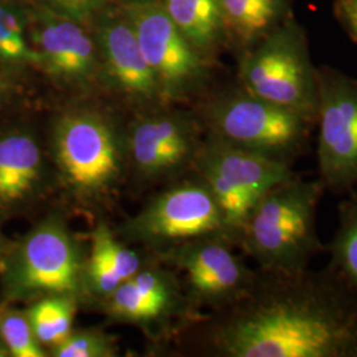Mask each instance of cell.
Here are the masks:
<instances>
[{
  "instance_id": "25",
  "label": "cell",
  "mask_w": 357,
  "mask_h": 357,
  "mask_svg": "<svg viewBox=\"0 0 357 357\" xmlns=\"http://www.w3.org/2000/svg\"><path fill=\"white\" fill-rule=\"evenodd\" d=\"M340 11L348 29L357 40V0H340Z\"/></svg>"
},
{
  "instance_id": "27",
  "label": "cell",
  "mask_w": 357,
  "mask_h": 357,
  "mask_svg": "<svg viewBox=\"0 0 357 357\" xmlns=\"http://www.w3.org/2000/svg\"><path fill=\"white\" fill-rule=\"evenodd\" d=\"M10 355V351L7 349V347L6 344L1 342V339H0V357H6Z\"/></svg>"
},
{
  "instance_id": "16",
  "label": "cell",
  "mask_w": 357,
  "mask_h": 357,
  "mask_svg": "<svg viewBox=\"0 0 357 357\" xmlns=\"http://www.w3.org/2000/svg\"><path fill=\"white\" fill-rule=\"evenodd\" d=\"M112 311L130 320L156 318L169 305L171 294L153 273H137L110 294Z\"/></svg>"
},
{
  "instance_id": "8",
  "label": "cell",
  "mask_w": 357,
  "mask_h": 357,
  "mask_svg": "<svg viewBox=\"0 0 357 357\" xmlns=\"http://www.w3.org/2000/svg\"><path fill=\"white\" fill-rule=\"evenodd\" d=\"M126 13L159 85L176 91L203 78L204 65L197 50L178 29L165 6L153 1L132 3Z\"/></svg>"
},
{
  "instance_id": "19",
  "label": "cell",
  "mask_w": 357,
  "mask_h": 357,
  "mask_svg": "<svg viewBox=\"0 0 357 357\" xmlns=\"http://www.w3.org/2000/svg\"><path fill=\"white\" fill-rule=\"evenodd\" d=\"M326 252L328 265L357 291V190L348 192L337 206V227Z\"/></svg>"
},
{
  "instance_id": "21",
  "label": "cell",
  "mask_w": 357,
  "mask_h": 357,
  "mask_svg": "<svg viewBox=\"0 0 357 357\" xmlns=\"http://www.w3.org/2000/svg\"><path fill=\"white\" fill-rule=\"evenodd\" d=\"M0 339L13 356H45L28 317L17 311H0Z\"/></svg>"
},
{
  "instance_id": "15",
  "label": "cell",
  "mask_w": 357,
  "mask_h": 357,
  "mask_svg": "<svg viewBox=\"0 0 357 357\" xmlns=\"http://www.w3.org/2000/svg\"><path fill=\"white\" fill-rule=\"evenodd\" d=\"M41 153L36 142L23 134L0 139V203L23 199L40 175Z\"/></svg>"
},
{
  "instance_id": "17",
  "label": "cell",
  "mask_w": 357,
  "mask_h": 357,
  "mask_svg": "<svg viewBox=\"0 0 357 357\" xmlns=\"http://www.w3.org/2000/svg\"><path fill=\"white\" fill-rule=\"evenodd\" d=\"M166 10L197 51L212 48L224 29L221 0H166Z\"/></svg>"
},
{
  "instance_id": "9",
  "label": "cell",
  "mask_w": 357,
  "mask_h": 357,
  "mask_svg": "<svg viewBox=\"0 0 357 357\" xmlns=\"http://www.w3.org/2000/svg\"><path fill=\"white\" fill-rule=\"evenodd\" d=\"M54 153L66 181L79 192L101 191L118 174L114 134L96 115L64 116L54 131Z\"/></svg>"
},
{
  "instance_id": "2",
  "label": "cell",
  "mask_w": 357,
  "mask_h": 357,
  "mask_svg": "<svg viewBox=\"0 0 357 357\" xmlns=\"http://www.w3.org/2000/svg\"><path fill=\"white\" fill-rule=\"evenodd\" d=\"M326 192L318 180L294 174L271 187L253 206L238 243L262 270L298 271L326 252L318 233V208Z\"/></svg>"
},
{
  "instance_id": "1",
  "label": "cell",
  "mask_w": 357,
  "mask_h": 357,
  "mask_svg": "<svg viewBox=\"0 0 357 357\" xmlns=\"http://www.w3.org/2000/svg\"><path fill=\"white\" fill-rule=\"evenodd\" d=\"M230 307L209 335L222 356L357 357V291L330 265L259 268Z\"/></svg>"
},
{
  "instance_id": "20",
  "label": "cell",
  "mask_w": 357,
  "mask_h": 357,
  "mask_svg": "<svg viewBox=\"0 0 357 357\" xmlns=\"http://www.w3.org/2000/svg\"><path fill=\"white\" fill-rule=\"evenodd\" d=\"M75 305L69 295H50L28 311V319L40 344H60L70 335Z\"/></svg>"
},
{
  "instance_id": "3",
  "label": "cell",
  "mask_w": 357,
  "mask_h": 357,
  "mask_svg": "<svg viewBox=\"0 0 357 357\" xmlns=\"http://www.w3.org/2000/svg\"><path fill=\"white\" fill-rule=\"evenodd\" d=\"M206 118L211 137L291 167L307 153L314 126L302 115L246 90L215 101Z\"/></svg>"
},
{
  "instance_id": "7",
  "label": "cell",
  "mask_w": 357,
  "mask_h": 357,
  "mask_svg": "<svg viewBox=\"0 0 357 357\" xmlns=\"http://www.w3.org/2000/svg\"><path fill=\"white\" fill-rule=\"evenodd\" d=\"M81 273L76 243L59 221L41 224L22 245L10 283L19 295H69Z\"/></svg>"
},
{
  "instance_id": "13",
  "label": "cell",
  "mask_w": 357,
  "mask_h": 357,
  "mask_svg": "<svg viewBox=\"0 0 357 357\" xmlns=\"http://www.w3.org/2000/svg\"><path fill=\"white\" fill-rule=\"evenodd\" d=\"M200 146L191 132L171 119L142 122L131 138V153L138 167L147 172H156L178 166L195 159Z\"/></svg>"
},
{
  "instance_id": "11",
  "label": "cell",
  "mask_w": 357,
  "mask_h": 357,
  "mask_svg": "<svg viewBox=\"0 0 357 357\" xmlns=\"http://www.w3.org/2000/svg\"><path fill=\"white\" fill-rule=\"evenodd\" d=\"M227 234H213L187 241L178 253L195 299L216 306H231L255 281V273L230 249Z\"/></svg>"
},
{
  "instance_id": "18",
  "label": "cell",
  "mask_w": 357,
  "mask_h": 357,
  "mask_svg": "<svg viewBox=\"0 0 357 357\" xmlns=\"http://www.w3.org/2000/svg\"><path fill=\"white\" fill-rule=\"evenodd\" d=\"M286 8L287 0H221L224 26L243 43L266 36Z\"/></svg>"
},
{
  "instance_id": "10",
  "label": "cell",
  "mask_w": 357,
  "mask_h": 357,
  "mask_svg": "<svg viewBox=\"0 0 357 357\" xmlns=\"http://www.w3.org/2000/svg\"><path fill=\"white\" fill-rule=\"evenodd\" d=\"M134 229L144 238L167 241H192L213 234L229 237L216 197L202 178L158 197L137 218Z\"/></svg>"
},
{
  "instance_id": "22",
  "label": "cell",
  "mask_w": 357,
  "mask_h": 357,
  "mask_svg": "<svg viewBox=\"0 0 357 357\" xmlns=\"http://www.w3.org/2000/svg\"><path fill=\"white\" fill-rule=\"evenodd\" d=\"M103 261L122 282L128 281L139 271V258L132 250L118 243L105 225L93 233L91 255Z\"/></svg>"
},
{
  "instance_id": "23",
  "label": "cell",
  "mask_w": 357,
  "mask_h": 357,
  "mask_svg": "<svg viewBox=\"0 0 357 357\" xmlns=\"http://www.w3.org/2000/svg\"><path fill=\"white\" fill-rule=\"evenodd\" d=\"M0 57L10 61L38 59L28 48L20 19L4 6H0Z\"/></svg>"
},
{
  "instance_id": "6",
  "label": "cell",
  "mask_w": 357,
  "mask_h": 357,
  "mask_svg": "<svg viewBox=\"0 0 357 357\" xmlns=\"http://www.w3.org/2000/svg\"><path fill=\"white\" fill-rule=\"evenodd\" d=\"M320 183L333 195L357 190V78L317 69Z\"/></svg>"
},
{
  "instance_id": "24",
  "label": "cell",
  "mask_w": 357,
  "mask_h": 357,
  "mask_svg": "<svg viewBox=\"0 0 357 357\" xmlns=\"http://www.w3.org/2000/svg\"><path fill=\"white\" fill-rule=\"evenodd\" d=\"M113 354L112 343L94 332L70 333L64 342L53 347L56 357H107Z\"/></svg>"
},
{
  "instance_id": "26",
  "label": "cell",
  "mask_w": 357,
  "mask_h": 357,
  "mask_svg": "<svg viewBox=\"0 0 357 357\" xmlns=\"http://www.w3.org/2000/svg\"><path fill=\"white\" fill-rule=\"evenodd\" d=\"M59 7L64 8L68 13H89L90 10L97 4L98 0H52Z\"/></svg>"
},
{
  "instance_id": "12",
  "label": "cell",
  "mask_w": 357,
  "mask_h": 357,
  "mask_svg": "<svg viewBox=\"0 0 357 357\" xmlns=\"http://www.w3.org/2000/svg\"><path fill=\"white\" fill-rule=\"evenodd\" d=\"M100 36L106 64L118 85L134 96L153 97L160 85L143 56L131 24L107 20L100 31Z\"/></svg>"
},
{
  "instance_id": "5",
  "label": "cell",
  "mask_w": 357,
  "mask_h": 357,
  "mask_svg": "<svg viewBox=\"0 0 357 357\" xmlns=\"http://www.w3.org/2000/svg\"><path fill=\"white\" fill-rule=\"evenodd\" d=\"M243 89L317 123L318 77L299 26L284 24L266 35L241 68Z\"/></svg>"
},
{
  "instance_id": "14",
  "label": "cell",
  "mask_w": 357,
  "mask_h": 357,
  "mask_svg": "<svg viewBox=\"0 0 357 357\" xmlns=\"http://www.w3.org/2000/svg\"><path fill=\"white\" fill-rule=\"evenodd\" d=\"M38 45L44 61L59 76L79 78L94 66V45L73 22L48 19L38 29Z\"/></svg>"
},
{
  "instance_id": "4",
  "label": "cell",
  "mask_w": 357,
  "mask_h": 357,
  "mask_svg": "<svg viewBox=\"0 0 357 357\" xmlns=\"http://www.w3.org/2000/svg\"><path fill=\"white\" fill-rule=\"evenodd\" d=\"M195 166L221 208L233 243L249 213L266 192L291 178L293 167L211 137L196 153Z\"/></svg>"
}]
</instances>
